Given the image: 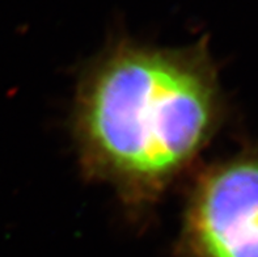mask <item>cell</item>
Segmentation results:
<instances>
[{
    "mask_svg": "<svg viewBox=\"0 0 258 257\" xmlns=\"http://www.w3.org/2000/svg\"><path fill=\"white\" fill-rule=\"evenodd\" d=\"M181 257H258V147L206 167L190 189Z\"/></svg>",
    "mask_w": 258,
    "mask_h": 257,
    "instance_id": "obj_2",
    "label": "cell"
},
{
    "mask_svg": "<svg viewBox=\"0 0 258 257\" xmlns=\"http://www.w3.org/2000/svg\"><path fill=\"white\" fill-rule=\"evenodd\" d=\"M223 117L206 41L169 49L122 37L83 74L72 125L85 176L144 210L193 166Z\"/></svg>",
    "mask_w": 258,
    "mask_h": 257,
    "instance_id": "obj_1",
    "label": "cell"
}]
</instances>
